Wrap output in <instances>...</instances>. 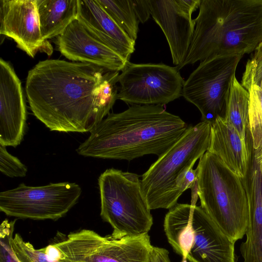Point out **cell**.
Listing matches in <instances>:
<instances>
[{"mask_svg":"<svg viewBox=\"0 0 262 262\" xmlns=\"http://www.w3.org/2000/svg\"><path fill=\"white\" fill-rule=\"evenodd\" d=\"M119 75L90 63L40 61L27 77L30 109L51 131L90 132L118 99Z\"/></svg>","mask_w":262,"mask_h":262,"instance_id":"6da1fadb","label":"cell"},{"mask_svg":"<svg viewBox=\"0 0 262 262\" xmlns=\"http://www.w3.org/2000/svg\"><path fill=\"white\" fill-rule=\"evenodd\" d=\"M188 125L161 105H137L110 113L76 149L84 157L125 160L160 157L185 134Z\"/></svg>","mask_w":262,"mask_h":262,"instance_id":"7a4b0ae2","label":"cell"},{"mask_svg":"<svg viewBox=\"0 0 262 262\" xmlns=\"http://www.w3.org/2000/svg\"><path fill=\"white\" fill-rule=\"evenodd\" d=\"M184 67L254 52L262 44V0H201Z\"/></svg>","mask_w":262,"mask_h":262,"instance_id":"3957f363","label":"cell"},{"mask_svg":"<svg viewBox=\"0 0 262 262\" xmlns=\"http://www.w3.org/2000/svg\"><path fill=\"white\" fill-rule=\"evenodd\" d=\"M196 168L201 207L233 241L242 239L246 234L249 217L243 179L208 151L200 158Z\"/></svg>","mask_w":262,"mask_h":262,"instance_id":"277c9868","label":"cell"},{"mask_svg":"<svg viewBox=\"0 0 262 262\" xmlns=\"http://www.w3.org/2000/svg\"><path fill=\"white\" fill-rule=\"evenodd\" d=\"M211 124L201 121L189 125L182 137L142 174L141 190L150 210L170 209L177 204L182 194L179 182L208 150Z\"/></svg>","mask_w":262,"mask_h":262,"instance_id":"5b68a950","label":"cell"},{"mask_svg":"<svg viewBox=\"0 0 262 262\" xmlns=\"http://www.w3.org/2000/svg\"><path fill=\"white\" fill-rule=\"evenodd\" d=\"M140 176L111 168L98 178L103 221L113 229V238L147 234L153 224L150 209L143 195Z\"/></svg>","mask_w":262,"mask_h":262,"instance_id":"8992f818","label":"cell"},{"mask_svg":"<svg viewBox=\"0 0 262 262\" xmlns=\"http://www.w3.org/2000/svg\"><path fill=\"white\" fill-rule=\"evenodd\" d=\"M243 55L218 56L200 62L185 81L182 96L201 114V121L211 124L224 117L231 81Z\"/></svg>","mask_w":262,"mask_h":262,"instance_id":"52a82bcc","label":"cell"},{"mask_svg":"<svg viewBox=\"0 0 262 262\" xmlns=\"http://www.w3.org/2000/svg\"><path fill=\"white\" fill-rule=\"evenodd\" d=\"M81 193V187L76 183H51L41 186L21 183L0 193V210L19 219L57 220L77 203Z\"/></svg>","mask_w":262,"mask_h":262,"instance_id":"ba28073f","label":"cell"},{"mask_svg":"<svg viewBox=\"0 0 262 262\" xmlns=\"http://www.w3.org/2000/svg\"><path fill=\"white\" fill-rule=\"evenodd\" d=\"M184 82L177 67L128 61L118 76V99L131 105H164L182 96Z\"/></svg>","mask_w":262,"mask_h":262,"instance_id":"9c48e42d","label":"cell"},{"mask_svg":"<svg viewBox=\"0 0 262 262\" xmlns=\"http://www.w3.org/2000/svg\"><path fill=\"white\" fill-rule=\"evenodd\" d=\"M150 14L163 32L172 61L179 67L184 61L194 34L192 13L201 0H149Z\"/></svg>","mask_w":262,"mask_h":262,"instance_id":"30bf717a","label":"cell"},{"mask_svg":"<svg viewBox=\"0 0 262 262\" xmlns=\"http://www.w3.org/2000/svg\"><path fill=\"white\" fill-rule=\"evenodd\" d=\"M0 24L1 34L12 38L29 56L52 54V46L41 34L36 0H0Z\"/></svg>","mask_w":262,"mask_h":262,"instance_id":"8fae6325","label":"cell"},{"mask_svg":"<svg viewBox=\"0 0 262 262\" xmlns=\"http://www.w3.org/2000/svg\"><path fill=\"white\" fill-rule=\"evenodd\" d=\"M57 50L74 62L90 63L112 72L122 71L128 60L91 36L77 20L57 37Z\"/></svg>","mask_w":262,"mask_h":262,"instance_id":"7c38bea8","label":"cell"},{"mask_svg":"<svg viewBox=\"0 0 262 262\" xmlns=\"http://www.w3.org/2000/svg\"><path fill=\"white\" fill-rule=\"evenodd\" d=\"M27 109L21 81L11 64L0 59V144L16 147L25 133Z\"/></svg>","mask_w":262,"mask_h":262,"instance_id":"4fadbf2b","label":"cell"},{"mask_svg":"<svg viewBox=\"0 0 262 262\" xmlns=\"http://www.w3.org/2000/svg\"><path fill=\"white\" fill-rule=\"evenodd\" d=\"M192 205L190 262H235L234 244L201 206Z\"/></svg>","mask_w":262,"mask_h":262,"instance_id":"5bb4252c","label":"cell"},{"mask_svg":"<svg viewBox=\"0 0 262 262\" xmlns=\"http://www.w3.org/2000/svg\"><path fill=\"white\" fill-rule=\"evenodd\" d=\"M77 19L91 36L129 60L135 50V41L117 24L97 0H78Z\"/></svg>","mask_w":262,"mask_h":262,"instance_id":"9a60e30c","label":"cell"},{"mask_svg":"<svg viewBox=\"0 0 262 262\" xmlns=\"http://www.w3.org/2000/svg\"><path fill=\"white\" fill-rule=\"evenodd\" d=\"M208 151L216 155L238 177L243 179L246 177L251 155L249 145L223 117H217L211 124Z\"/></svg>","mask_w":262,"mask_h":262,"instance_id":"2e32d148","label":"cell"},{"mask_svg":"<svg viewBox=\"0 0 262 262\" xmlns=\"http://www.w3.org/2000/svg\"><path fill=\"white\" fill-rule=\"evenodd\" d=\"M245 183L249 201V217L246 239L240 250L244 262H262V170L252 167Z\"/></svg>","mask_w":262,"mask_h":262,"instance_id":"e0dca14e","label":"cell"},{"mask_svg":"<svg viewBox=\"0 0 262 262\" xmlns=\"http://www.w3.org/2000/svg\"><path fill=\"white\" fill-rule=\"evenodd\" d=\"M40 29L43 39L57 37L77 19L78 0H36Z\"/></svg>","mask_w":262,"mask_h":262,"instance_id":"ac0fdd59","label":"cell"},{"mask_svg":"<svg viewBox=\"0 0 262 262\" xmlns=\"http://www.w3.org/2000/svg\"><path fill=\"white\" fill-rule=\"evenodd\" d=\"M224 119L238 132L240 137L249 144L251 136L249 123V93L237 80L232 79Z\"/></svg>","mask_w":262,"mask_h":262,"instance_id":"d6986e66","label":"cell"},{"mask_svg":"<svg viewBox=\"0 0 262 262\" xmlns=\"http://www.w3.org/2000/svg\"><path fill=\"white\" fill-rule=\"evenodd\" d=\"M192 205L177 204L165 215L164 228L168 242L174 250L186 259L189 249Z\"/></svg>","mask_w":262,"mask_h":262,"instance_id":"ffe728a7","label":"cell"},{"mask_svg":"<svg viewBox=\"0 0 262 262\" xmlns=\"http://www.w3.org/2000/svg\"><path fill=\"white\" fill-rule=\"evenodd\" d=\"M103 9L133 40H136L139 23L131 0H97Z\"/></svg>","mask_w":262,"mask_h":262,"instance_id":"44dd1931","label":"cell"},{"mask_svg":"<svg viewBox=\"0 0 262 262\" xmlns=\"http://www.w3.org/2000/svg\"><path fill=\"white\" fill-rule=\"evenodd\" d=\"M12 246L19 262H58L51 260L42 248L35 249L31 243L25 242L18 234L13 237Z\"/></svg>","mask_w":262,"mask_h":262,"instance_id":"7402d4cb","label":"cell"},{"mask_svg":"<svg viewBox=\"0 0 262 262\" xmlns=\"http://www.w3.org/2000/svg\"><path fill=\"white\" fill-rule=\"evenodd\" d=\"M241 84L247 90L252 85L257 86L262 89V44L248 60Z\"/></svg>","mask_w":262,"mask_h":262,"instance_id":"603a6c76","label":"cell"},{"mask_svg":"<svg viewBox=\"0 0 262 262\" xmlns=\"http://www.w3.org/2000/svg\"><path fill=\"white\" fill-rule=\"evenodd\" d=\"M15 220L6 219L0 226V262H19L13 250L12 242Z\"/></svg>","mask_w":262,"mask_h":262,"instance_id":"cb8c5ba5","label":"cell"},{"mask_svg":"<svg viewBox=\"0 0 262 262\" xmlns=\"http://www.w3.org/2000/svg\"><path fill=\"white\" fill-rule=\"evenodd\" d=\"M6 146L0 144V170L10 178L24 177L27 167L16 157L8 152Z\"/></svg>","mask_w":262,"mask_h":262,"instance_id":"d4e9b609","label":"cell"},{"mask_svg":"<svg viewBox=\"0 0 262 262\" xmlns=\"http://www.w3.org/2000/svg\"><path fill=\"white\" fill-rule=\"evenodd\" d=\"M136 15L139 21L144 23L150 17V9L149 0H131Z\"/></svg>","mask_w":262,"mask_h":262,"instance_id":"484cf974","label":"cell"},{"mask_svg":"<svg viewBox=\"0 0 262 262\" xmlns=\"http://www.w3.org/2000/svg\"><path fill=\"white\" fill-rule=\"evenodd\" d=\"M148 262H170L168 251L164 248L152 246Z\"/></svg>","mask_w":262,"mask_h":262,"instance_id":"4316f807","label":"cell"},{"mask_svg":"<svg viewBox=\"0 0 262 262\" xmlns=\"http://www.w3.org/2000/svg\"><path fill=\"white\" fill-rule=\"evenodd\" d=\"M247 91H251L254 94L262 112V89L257 86L252 85Z\"/></svg>","mask_w":262,"mask_h":262,"instance_id":"83f0119b","label":"cell"},{"mask_svg":"<svg viewBox=\"0 0 262 262\" xmlns=\"http://www.w3.org/2000/svg\"><path fill=\"white\" fill-rule=\"evenodd\" d=\"M258 159L260 163L261 168L262 169V152L259 154L258 157Z\"/></svg>","mask_w":262,"mask_h":262,"instance_id":"f1b7e54d","label":"cell"},{"mask_svg":"<svg viewBox=\"0 0 262 262\" xmlns=\"http://www.w3.org/2000/svg\"><path fill=\"white\" fill-rule=\"evenodd\" d=\"M183 262H187V261H186V259H183Z\"/></svg>","mask_w":262,"mask_h":262,"instance_id":"f546056e","label":"cell"}]
</instances>
